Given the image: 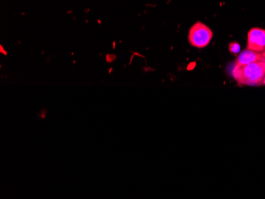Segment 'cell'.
Here are the masks:
<instances>
[{
  "label": "cell",
  "mask_w": 265,
  "mask_h": 199,
  "mask_svg": "<svg viewBox=\"0 0 265 199\" xmlns=\"http://www.w3.org/2000/svg\"><path fill=\"white\" fill-rule=\"evenodd\" d=\"M213 38V32L210 27L201 22H197L189 30V43L193 47L203 49L207 47Z\"/></svg>",
  "instance_id": "obj_2"
},
{
  "label": "cell",
  "mask_w": 265,
  "mask_h": 199,
  "mask_svg": "<svg viewBox=\"0 0 265 199\" xmlns=\"http://www.w3.org/2000/svg\"><path fill=\"white\" fill-rule=\"evenodd\" d=\"M262 55H263V59L265 60V51L263 52V53H262Z\"/></svg>",
  "instance_id": "obj_6"
},
{
  "label": "cell",
  "mask_w": 265,
  "mask_h": 199,
  "mask_svg": "<svg viewBox=\"0 0 265 199\" xmlns=\"http://www.w3.org/2000/svg\"><path fill=\"white\" fill-rule=\"evenodd\" d=\"M264 60L262 53H258L250 49H245L242 51L238 56L235 66L241 67V66L247 65L249 63H255V62L260 61Z\"/></svg>",
  "instance_id": "obj_4"
},
{
  "label": "cell",
  "mask_w": 265,
  "mask_h": 199,
  "mask_svg": "<svg viewBox=\"0 0 265 199\" xmlns=\"http://www.w3.org/2000/svg\"><path fill=\"white\" fill-rule=\"evenodd\" d=\"M229 52L233 53V54H238V53H240V50H241V46H240V44L238 43V42H231V43L229 44Z\"/></svg>",
  "instance_id": "obj_5"
},
{
  "label": "cell",
  "mask_w": 265,
  "mask_h": 199,
  "mask_svg": "<svg viewBox=\"0 0 265 199\" xmlns=\"http://www.w3.org/2000/svg\"><path fill=\"white\" fill-rule=\"evenodd\" d=\"M232 76L240 85H263L265 78V60L241 67L235 66Z\"/></svg>",
  "instance_id": "obj_1"
},
{
  "label": "cell",
  "mask_w": 265,
  "mask_h": 199,
  "mask_svg": "<svg viewBox=\"0 0 265 199\" xmlns=\"http://www.w3.org/2000/svg\"><path fill=\"white\" fill-rule=\"evenodd\" d=\"M247 49L263 53L265 51V29L253 27L248 33Z\"/></svg>",
  "instance_id": "obj_3"
},
{
  "label": "cell",
  "mask_w": 265,
  "mask_h": 199,
  "mask_svg": "<svg viewBox=\"0 0 265 199\" xmlns=\"http://www.w3.org/2000/svg\"><path fill=\"white\" fill-rule=\"evenodd\" d=\"M263 85H265V78L264 80H263Z\"/></svg>",
  "instance_id": "obj_7"
}]
</instances>
